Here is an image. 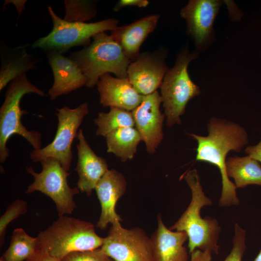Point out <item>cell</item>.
<instances>
[{"instance_id":"obj_1","label":"cell","mask_w":261,"mask_h":261,"mask_svg":"<svg viewBox=\"0 0 261 261\" xmlns=\"http://www.w3.org/2000/svg\"><path fill=\"white\" fill-rule=\"evenodd\" d=\"M207 136L188 133L197 142L196 160L217 167L222 179V191L219 200L221 207L237 205L240 201L234 183L227 175L226 157L230 151L240 152L248 142L247 134L239 124L212 117L208 124Z\"/></svg>"},{"instance_id":"obj_2","label":"cell","mask_w":261,"mask_h":261,"mask_svg":"<svg viewBox=\"0 0 261 261\" xmlns=\"http://www.w3.org/2000/svg\"><path fill=\"white\" fill-rule=\"evenodd\" d=\"M184 179L191 192V200L186 210L169 229L185 232L188 237L189 253L199 249L218 254V241L221 228L217 220L209 216L202 218L201 210L212 205V202L203 191L197 170H189Z\"/></svg>"},{"instance_id":"obj_3","label":"cell","mask_w":261,"mask_h":261,"mask_svg":"<svg viewBox=\"0 0 261 261\" xmlns=\"http://www.w3.org/2000/svg\"><path fill=\"white\" fill-rule=\"evenodd\" d=\"M40 248L61 260L68 254L100 248L103 239L88 221L65 215L58 217L37 236Z\"/></svg>"},{"instance_id":"obj_4","label":"cell","mask_w":261,"mask_h":261,"mask_svg":"<svg viewBox=\"0 0 261 261\" xmlns=\"http://www.w3.org/2000/svg\"><path fill=\"white\" fill-rule=\"evenodd\" d=\"M68 57L77 63L86 77V86L89 88L97 85L100 77L106 73L127 78L131 62L119 44L105 32L94 35L89 45L72 52Z\"/></svg>"},{"instance_id":"obj_5","label":"cell","mask_w":261,"mask_h":261,"mask_svg":"<svg viewBox=\"0 0 261 261\" xmlns=\"http://www.w3.org/2000/svg\"><path fill=\"white\" fill-rule=\"evenodd\" d=\"M30 93L45 96L41 89L28 80L26 74L17 77L9 83L0 109V163L4 162L9 156L7 142L13 135L22 136L34 150L41 148V134L37 130H29L21 121L22 116L28 112L21 110L20 101L25 95Z\"/></svg>"},{"instance_id":"obj_6","label":"cell","mask_w":261,"mask_h":261,"mask_svg":"<svg viewBox=\"0 0 261 261\" xmlns=\"http://www.w3.org/2000/svg\"><path fill=\"white\" fill-rule=\"evenodd\" d=\"M196 54L185 49L179 53L173 67L166 73L160 85L166 124L171 127L181 123L188 102L201 93L199 87L191 80L188 72L189 63Z\"/></svg>"},{"instance_id":"obj_7","label":"cell","mask_w":261,"mask_h":261,"mask_svg":"<svg viewBox=\"0 0 261 261\" xmlns=\"http://www.w3.org/2000/svg\"><path fill=\"white\" fill-rule=\"evenodd\" d=\"M48 11L53 23L49 33L36 40L32 47L39 48L46 52H56L61 54L74 46L89 45L92 37L98 33L112 30L117 26L118 21L110 18L93 22H69L59 17L51 6Z\"/></svg>"},{"instance_id":"obj_8","label":"cell","mask_w":261,"mask_h":261,"mask_svg":"<svg viewBox=\"0 0 261 261\" xmlns=\"http://www.w3.org/2000/svg\"><path fill=\"white\" fill-rule=\"evenodd\" d=\"M40 162L42 165L40 173L35 172L31 166L26 168L27 172L34 179L28 187L26 193L40 191L54 201L58 217L71 214L76 208L73 197L80 190L77 187H69L67 178L70 173L54 158H46Z\"/></svg>"},{"instance_id":"obj_9","label":"cell","mask_w":261,"mask_h":261,"mask_svg":"<svg viewBox=\"0 0 261 261\" xmlns=\"http://www.w3.org/2000/svg\"><path fill=\"white\" fill-rule=\"evenodd\" d=\"M58 124L55 136L49 144L38 150L33 149L30 158L34 162L52 158L58 160L63 168L69 171L72 160V145L77 137L78 130L84 118L88 114L87 102L81 103L74 109L64 106L56 108Z\"/></svg>"},{"instance_id":"obj_10","label":"cell","mask_w":261,"mask_h":261,"mask_svg":"<svg viewBox=\"0 0 261 261\" xmlns=\"http://www.w3.org/2000/svg\"><path fill=\"white\" fill-rule=\"evenodd\" d=\"M101 248L114 261H154L150 239L142 228L111 225Z\"/></svg>"},{"instance_id":"obj_11","label":"cell","mask_w":261,"mask_h":261,"mask_svg":"<svg viewBox=\"0 0 261 261\" xmlns=\"http://www.w3.org/2000/svg\"><path fill=\"white\" fill-rule=\"evenodd\" d=\"M161 102V97L157 90L143 95L141 103L131 111L135 128L149 154L155 152L163 138V123L165 116L160 110Z\"/></svg>"},{"instance_id":"obj_12","label":"cell","mask_w":261,"mask_h":261,"mask_svg":"<svg viewBox=\"0 0 261 261\" xmlns=\"http://www.w3.org/2000/svg\"><path fill=\"white\" fill-rule=\"evenodd\" d=\"M168 70L164 58L157 52H144L130 63L127 77L139 94L147 95L160 87Z\"/></svg>"},{"instance_id":"obj_13","label":"cell","mask_w":261,"mask_h":261,"mask_svg":"<svg viewBox=\"0 0 261 261\" xmlns=\"http://www.w3.org/2000/svg\"><path fill=\"white\" fill-rule=\"evenodd\" d=\"M221 4L218 0H191L181 9V16L197 47H204L212 36L213 23Z\"/></svg>"},{"instance_id":"obj_14","label":"cell","mask_w":261,"mask_h":261,"mask_svg":"<svg viewBox=\"0 0 261 261\" xmlns=\"http://www.w3.org/2000/svg\"><path fill=\"white\" fill-rule=\"evenodd\" d=\"M126 188L124 176L114 169L108 170L99 181L95 190L100 203L101 213L96 223L97 228L105 230L109 224H118L122 220L116 212V205Z\"/></svg>"},{"instance_id":"obj_15","label":"cell","mask_w":261,"mask_h":261,"mask_svg":"<svg viewBox=\"0 0 261 261\" xmlns=\"http://www.w3.org/2000/svg\"><path fill=\"white\" fill-rule=\"evenodd\" d=\"M47 57L54 79L48 91L51 100L86 86L87 78L75 61L56 52H47Z\"/></svg>"},{"instance_id":"obj_16","label":"cell","mask_w":261,"mask_h":261,"mask_svg":"<svg viewBox=\"0 0 261 261\" xmlns=\"http://www.w3.org/2000/svg\"><path fill=\"white\" fill-rule=\"evenodd\" d=\"M78 160L75 171L78 179L77 187L80 191L89 196L104 174L108 170L106 161L97 156L87 143L81 129L78 130L77 137Z\"/></svg>"},{"instance_id":"obj_17","label":"cell","mask_w":261,"mask_h":261,"mask_svg":"<svg viewBox=\"0 0 261 261\" xmlns=\"http://www.w3.org/2000/svg\"><path fill=\"white\" fill-rule=\"evenodd\" d=\"M97 86L100 103L104 107H114L132 111L143 99V95L134 89L128 77H114L106 73L100 77Z\"/></svg>"},{"instance_id":"obj_18","label":"cell","mask_w":261,"mask_h":261,"mask_svg":"<svg viewBox=\"0 0 261 261\" xmlns=\"http://www.w3.org/2000/svg\"><path fill=\"white\" fill-rule=\"evenodd\" d=\"M157 221V228L150 238L153 261H188V253L184 246L188 239L187 234L168 229L160 214L158 215Z\"/></svg>"},{"instance_id":"obj_19","label":"cell","mask_w":261,"mask_h":261,"mask_svg":"<svg viewBox=\"0 0 261 261\" xmlns=\"http://www.w3.org/2000/svg\"><path fill=\"white\" fill-rule=\"evenodd\" d=\"M159 18L158 14L150 15L129 25L117 26L111 31V36L131 62L140 55V46L156 28Z\"/></svg>"},{"instance_id":"obj_20","label":"cell","mask_w":261,"mask_h":261,"mask_svg":"<svg viewBox=\"0 0 261 261\" xmlns=\"http://www.w3.org/2000/svg\"><path fill=\"white\" fill-rule=\"evenodd\" d=\"M26 45L0 52V90L17 77L36 69L38 59L27 51Z\"/></svg>"},{"instance_id":"obj_21","label":"cell","mask_w":261,"mask_h":261,"mask_svg":"<svg viewBox=\"0 0 261 261\" xmlns=\"http://www.w3.org/2000/svg\"><path fill=\"white\" fill-rule=\"evenodd\" d=\"M228 176L233 179L237 188L250 185L261 186V164L249 156L229 157L226 160Z\"/></svg>"},{"instance_id":"obj_22","label":"cell","mask_w":261,"mask_h":261,"mask_svg":"<svg viewBox=\"0 0 261 261\" xmlns=\"http://www.w3.org/2000/svg\"><path fill=\"white\" fill-rule=\"evenodd\" d=\"M107 152L113 153L122 162L132 159L141 141L139 133L134 127L118 128L105 136Z\"/></svg>"},{"instance_id":"obj_23","label":"cell","mask_w":261,"mask_h":261,"mask_svg":"<svg viewBox=\"0 0 261 261\" xmlns=\"http://www.w3.org/2000/svg\"><path fill=\"white\" fill-rule=\"evenodd\" d=\"M40 248L37 237L28 235L21 228L12 233L10 245L1 256L5 261H24Z\"/></svg>"},{"instance_id":"obj_24","label":"cell","mask_w":261,"mask_h":261,"mask_svg":"<svg viewBox=\"0 0 261 261\" xmlns=\"http://www.w3.org/2000/svg\"><path fill=\"white\" fill-rule=\"evenodd\" d=\"M94 121L97 126L96 134L104 137L118 128L135 127L131 111L114 107L107 113L99 112Z\"/></svg>"},{"instance_id":"obj_25","label":"cell","mask_w":261,"mask_h":261,"mask_svg":"<svg viewBox=\"0 0 261 261\" xmlns=\"http://www.w3.org/2000/svg\"><path fill=\"white\" fill-rule=\"evenodd\" d=\"M65 15L64 19L69 22H85L97 14L95 0H65Z\"/></svg>"},{"instance_id":"obj_26","label":"cell","mask_w":261,"mask_h":261,"mask_svg":"<svg viewBox=\"0 0 261 261\" xmlns=\"http://www.w3.org/2000/svg\"><path fill=\"white\" fill-rule=\"evenodd\" d=\"M28 210L27 202L23 200L16 199L7 208L0 218V246L3 245L5 240V231L10 222L26 213Z\"/></svg>"},{"instance_id":"obj_27","label":"cell","mask_w":261,"mask_h":261,"mask_svg":"<svg viewBox=\"0 0 261 261\" xmlns=\"http://www.w3.org/2000/svg\"><path fill=\"white\" fill-rule=\"evenodd\" d=\"M245 241L246 231L237 223H235L232 247L229 254L223 261H242V257L246 249Z\"/></svg>"},{"instance_id":"obj_28","label":"cell","mask_w":261,"mask_h":261,"mask_svg":"<svg viewBox=\"0 0 261 261\" xmlns=\"http://www.w3.org/2000/svg\"><path fill=\"white\" fill-rule=\"evenodd\" d=\"M61 261H114L100 248L93 250L75 251L65 256Z\"/></svg>"},{"instance_id":"obj_29","label":"cell","mask_w":261,"mask_h":261,"mask_svg":"<svg viewBox=\"0 0 261 261\" xmlns=\"http://www.w3.org/2000/svg\"><path fill=\"white\" fill-rule=\"evenodd\" d=\"M26 261H61L50 255L41 248L37 249Z\"/></svg>"},{"instance_id":"obj_30","label":"cell","mask_w":261,"mask_h":261,"mask_svg":"<svg viewBox=\"0 0 261 261\" xmlns=\"http://www.w3.org/2000/svg\"><path fill=\"white\" fill-rule=\"evenodd\" d=\"M149 4L147 0H120L114 8L115 11H118L124 7L136 6L139 8L145 7Z\"/></svg>"},{"instance_id":"obj_31","label":"cell","mask_w":261,"mask_h":261,"mask_svg":"<svg viewBox=\"0 0 261 261\" xmlns=\"http://www.w3.org/2000/svg\"><path fill=\"white\" fill-rule=\"evenodd\" d=\"M245 153L261 164V139L258 144L247 146L245 149Z\"/></svg>"},{"instance_id":"obj_32","label":"cell","mask_w":261,"mask_h":261,"mask_svg":"<svg viewBox=\"0 0 261 261\" xmlns=\"http://www.w3.org/2000/svg\"><path fill=\"white\" fill-rule=\"evenodd\" d=\"M212 253L197 249L191 253L190 261H211Z\"/></svg>"},{"instance_id":"obj_33","label":"cell","mask_w":261,"mask_h":261,"mask_svg":"<svg viewBox=\"0 0 261 261\" xmlns=\"http://www.w3.org/2000/svg\"><path fill=\"white\" fill-rule=\"evenodd\" d=\"M27 0H5L3 5V10L5 9V6L9 3H13L16 7L17 14L18 19L20 17L23 11L25 10V4Z\"/></svg>"},{"instance_id":"obj_34","label":"cell","mask_w":261,"mask_h":261,"mask_svg":"<svg viewBox=\"0 0 261 261\" xmlns=\"http://www.w3.org/2000/svg\"><path fill=\"white\" fill-rule=\"evenodd\" d=\"M254 261H261V250L260 251Z\"/></svg>"},{"instance_id":"obj_35","label":"cell","mask_w":261,"mask_h":261,"mask_svg":"<svg viewBox=\"0 0 261 261\" xmlns=\"http://www.w3.org/2000/svg\"><path fill=\"white\" fill-rule=\"evenodd\" d=\"M0 261H5L2 258H0Z\"/></svg>"}]
</instances>
